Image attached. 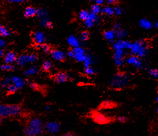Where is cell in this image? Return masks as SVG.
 I'll use <instances>...</instances> for the list:
<instances>
[{"mask_svg":"<svg viewBox=\"0 0 158 136\" xmlns=\"http://www.w3.org/2000/svg\"><path fill=\"white\" fill-rule=\"evenodd\" d=\"M101 11H102V7L101 6L98 5L96 4L92 5L91 6V13L94 14L96 15L101 13Z\"/></svg>","mask_w":158,"mask_h":136,"instance_id":"obj_35","label":"cell"},{"mask_svg":"<svg viewBox=\"0 0 158 136\" xmlns=\"http://www.w3.org/2000/svg\"><path fill=\"white\" fill-rule=\"evenodd\" d=\"M155 26H156V29H158V20L156 21V24H155Z\"/></svg>","mask_w":158,"mask_h":136,"instance_id":"obj_50","label":"cell"},{"mask_svg":"<svg viewBox=\"0 0 158 136\" xmlns=\"http://www.w3.org/2000/svg\"><path fill=\"white\" fill-rule=\"evenodd\" d=\"M37 47H38V48H40L43 52L47 54H49V53L50 54L51 51L52 50L50 46L45 43L42 44V45H37Z\"/></svg>","mask_w":158,"mask_h":136,"instance_id":"obj_32","label":"cell"},{"mask_svg":"<svg viewBox=\"0 0 158 136\" xmlns=\"http://www.w3.org/2000/svg\"><path fill=\"white\" fill-rule=\"evenodd\" d=\"M7 89V91L10 94H14L18 90V89L13 84L9 85V86H8Z\"/></svg>","mask_w":158,"mask_h":136,"instance_id":"obj_37","label":"cell"},{"mask_svg":"<svg viewBox=\"0 0 158 136\" xmlns=\"http://www.w3.org/2000/svg\"><path fill=\"white\" fill-rule=\"evenodd\" d=\"M132 42L127 40L119 39L114 41L112 44V47L114 51L130 50L131 48Z\"/></svg>","mask_w":158,"mask_h":136,"instance_id":"obj_8","label":"cell"},{"mask_svg":"<svg viewBox=\"0 0 158 136\" xmlns=\"http://www.w3.org/2000/svg\"><path fill=\"white\" fill-rule=\"evenodd\" d=\"M38 68L37 66L34 65H32L27 68L26 70H25L24 72V75L26 76H32L34 75L37 73H38Z\"/></svg>","mask_w":158,"mask_h":136,"instance_id":"obj_23","label":"cell"},{"mask_svg":"<svg viewBox=\"0 0 158 136\" xmlns=\"http://www.w3.org/2000/svg\"><path fill=\"white\" fill-rule=\"evenodd\" d=\"M11 79H12V76H9L6 77L0 82V86L2 88H7L8 86L11 84Z\"/></svg>","mask_w":158,"mask_h":136,"instance_id":"obj_30","label":"cell"},{"mask_svg":"<svg viewBox=\"0 0 158 136\" xmlns=\"http://www.w3.org/2000/svg\"><path fill=\"white\" fill-rule=\"evenodd\" d=\"M125 51H114L113 54V59L115 66L120 68L122 66L125 60Z\"/></svg>","mask_w":158,"mask_h":136,"instance_id":"obj_10","label":"cell"},{"mask_svg":"<svg viewBox=\"0 0 158 136\" xmlns=\"http://www.w3.org/2000/svg\"><path fill=\"white\" fill-rule=\"evenodd\" d=\"M17 58L18 56L15 52L14 51L8 52L4 56V63L13 65V63H16Z\"/></svg>","mask_w":158,"mask_h":136,"instance_id":"obj_14","label":"cell"},{"mask_svg":"<svg viewBox=\"0 0 158 136\" xmlns=\"http://www.w3.org/2000/svg\"><path fill=\"white\" fill-rule=\"evenodd\" d=\"M125 63H126L128 65L134 66L135 68L138 70L143 69L145 67V64L144 61H142V58L132 55L126 58Z\"/></svg>","mask_w":158,"mask_h":136,"instance_id":"obj_7","label":"cell"},{"mask_svg":"<svg viewBox=\"0 0 158 136\" xmlns=\"http://www.w3.org/2000/svg\"><path fill=\"white\" fill-rule=\"evenodd\" d=\"M90 12L86 9H84L80 11V13L78 14V17L79 19L83 21H86L88 19V17L89 16Z\"/></svg>","mask_w":158,"mask_h":136,"instance_id":"obj_28","label":"cell"},{"mask_svg":"<svg viewBox=\"0 0 158 136\" xmlns=\"http://www.w3.org/2000/svg\"><path fill=\"white\" fill-rule=\"evenodd\" d=\"M11 32L5 26L0 24V36L2 37H7L10 36Z\"/></svg>","mask_w":158,"mask_h":136,"instance_id":"obj_26","label":"cell"},{"mask_svg":"<svg viewBox=\"0 0 158 136\" xmlns=\"http://www.w3.org/2000/svg\"><path fill=\"white\" fill-rule=\"evenodd\" d=\"M129 50L132 55L136 56L140 58L145 57L148 53L147 42L143 39L134 41L132 42Z\"/></svg>","mask_w":158,"mask_h":136,"instance_id":"obj_3","label":"cell"},{"mask_svg":"<svg viewBox=\"0 0 158 136\" xmlns=\"http://www.w3.org/2000/svg\"><path fill=\"white\" fill-rule=\"evenodd\" d=\"M22 112L20 104H0V118L2 119L20 116Z\"/></svg>","mask_w":158,"mask_h":136,"instance_id":"obj_2","label":"cell"},{"mask_svg":"<svg viewBox=\"0 0 158 136\" xmlns=\"http://www.w3.org/2000/svg\"><path fill=\"white\" fill-rule=\"evenodd\" d=\"M90 118L95 123L99 125H107L111 123L115 119L111 116H107L97 110H92L89 113Z\"/></svg>","mask_w":158,"mask_h":136,"instance_id":"obj_5","label":"cell"},{"mask_svg":"<svg viewBox=\"0 0 158 136\" xmlns=\"http://www.w3.org/2000/svg\"><path fill=\"white\" fill-rule=\"evenodd\" d=\"M90 38V34L88 31H83L81 32L79 37V40L82 42L88 41Z\"/></svg>","mask_w":158,"mask_h":136,"instance_id":"obj_34","label":"cell"},{"mask_svg":"<svg viewBox=\"0 0 158 136\" xmlns=\"http://www.w3.org/2000/svg\"></svg>","mask_w":158,"mask_h":136,"instance_id":"obj_55","label":"cell"},{"mask_svg":"<svg viewBox=\"0 0 158 136\" xmlns=\"http://www.w3.org/2000/svg\"><path fill=\"white\" fill-rule=\"evenodd\" d=\"M44 109H45V110L46 111H50V106L47 105L45 106V107H44Z\"/></svg>","mask_w":158,"mask_h":136,"instance_id":"obj_49","label":"cell"},{"mask_svg":"<svg viewBox=\"0 0 158 136\" xmlns=\"http://www.w3.org/2000/svg\"><path fill=\"white\" fill-rule=\"evenodd\" d=\"M103 37L105 39L109 41V43L111 44H112L115 41L116 35L115 32L113 30H107L105 31L103 33Z\"/></svg>","mask_w":158,"mask_h":136,"instance_id":"obj_20","label":"cell"},{"mask_svg":"<svg viewBox=\"0 0 158 136\" xmlns=\"http://www.w3.org/2000/svg\"><path fill=\"white\" fill-rule=\"evenodd\" d=\"M116 106H117V104L114 102L110 101V100H104L99 104V110H102V109H112V108L115 107Z\"/></svg>","mask_w":158,"mask_h":136,"instance_id":"obj_22","label":"cell"},{"mask_svg":"<svg viewBox=\"0 0 158 136\" xmlns=\"http://www.w3.org/2000/svg\"><path fill=\"white\" fill-rule=\"evenodd\" d=\"M148 72L151 77L153 78H158V69H149L148 70Z\"/></svg>","mask_w":158,"mask_h":136,"instance_id":"obj_39","label":"cell"},{"mask_svg":"<svg viewBox=\"0 0 158 136\" xmlns=\"http://www.w3.org/2000/svg\"><path fill=\"white\" fill-rule=\"evenodd\" d=\"M1 121H2V119L0 118V124H1Z\"/></svg>","mask_w":158,"mask_h":136,"instance_id":"obj_52","label":"cell"},{"mask_svg":"<svg viewBox=\"0 0 158 136\" xmlns=\"http://www.w3.org/2000/svg\"><path fill=\"white\" fill-rule=\"evenodd\" d=\"M29 86L33 90H37L38 89V85L34 82H31L29 84Z\"/></svg>","mask_w":158,"mask_h":136,"instance_id":"obj_45","label":"cell"},{"mask_svg":"<svg viewBox=\"0 0 158 136\" xmlns=\"http://www.w3.org/2000/svg\"><path fill=\"white\" fill-rule=\"evenodd\" d=\"M68 79L69 77L68 75L63 72H58L54 76V81L57 84H62L67 82Z\"/></svg>","mask_w":158,"mask_h":136,"instance_id":"obj_16","label":"cell"},{"mask_svg":"<svg viewBox=\"0 0 158 136\" xmlns=\"http://www.w3.org/2000/svg\"><path fill=\"white\" fill-rule=\"evenodd\" d=\"M97 20H98V15L90 12L88 19L86 21H84V24L86 25L87 28L90 29L93 27L94 25H95V22L97 21Z\"/></svg>","mask_w":158,"mask_h":136,"instance_id":"obj_17","label":"cell"},{"mask_svg":"<svg viewBox=\"0 0 158 136\" xmlns=\"http://www.w3.org/2000/svg\"><path fill=\"white\" fill-rule=\"evenodd\" d=\"M38 56L35 54H24L18 56L16 63L20 66H25L29 63H33L38 60Z\"/></svg>","mask_w":158,"mask_h":136,"instance_id":"obj_6","label":"cell"},{"mask_svg":"<svg viewBox=\"0 0 158 136\" xmlns=\"http://www.w3.org/2000/svg\"><path fill=\"white\" fill-rule=\"evenodd\" d=\"M62 136H78L76 134L74 133V132H73V131H68V132H67V133H65L63 134Z\"/></svg>","mask_w":158,"mask_h":136,"instance_id":"obj_43","label":"cell"},{"mask_svg":"<svg viewBox=\"0 0 158 136\" xmlns=\"http://www.w3.org/2000/svg\"><path fill=\"white\" fill-rule=\"evenodd\" d=\"M26 81L24 79L19 77L18 76H12L11 84L14 85L17 88L19 89H22L26 85Z\"/></svg>","mask_w":158,"mask_h":136,"instance_id":"obj_15","label":"cell"},{"mask_svg":"<svg viewBox=\"0 0 158 136\" xmlns=\"http://www.w3.org/2000/svg\"><path fill=\"white\" fill-rule=\"evenodd\" d=\"M95 3H96V4H97L98 5L102 6L105 3L104 1L103 0H97L95 1Z\"/></svg>","mask_w":158,"mask_h":136,"instance_id":"obj_47","label":"cell"},{"mask_svg":"<svg viewBox=\"0 0 158 136\" xmlns=\"http://www.w3.org/2000/svg\"><path fill=\"white\" fill-rule=\"evenodd\" d=\"M36 16L38 17V18H39L40 20L49 18L48 12L45 9L42 8H37Z\"/></svg>","mask_w":158,"mask_h":136,"instance_id":"obj_25","label":"cell"},{"mask_svg":"<svg viewBox=\"0 0 158 136\" xmlns=\"http://www.w3.org/2000/svg\"><path fill=\"white\" fill-rule=\"evenodd\" d=\"M51 136H57V135H55V134H52V135H51Z\"/></svg>","mask_w":158,"mask_h":136,"instance_id":"obj_53","label":"cell"},{"mask_svg":"<svg viewBox=\"0 0 158 136\" xmlns=\"http://www.w3.org/2000/svg\"><path fill=\"white\" fill-rule=\"evenodd\" d=\"M122 25L120 23H115L114 25H113V31H118L119 29H122Z\"/></svg>","mask_w":158,"mask_h":136,"instance_id":"obj_41","label":"cell"},{"mask_svg":"<svg viewBox=\"0 0 158 136\" xmlns=\"http://www.w3.org/2000/svg\"><path fill=\"white\" fill-rule=\"evenodd\" d=\"M156 102H158V95H156Z\"/></svg>","mask_w":158,"mask_h":136,"instance_id":"obj_51","label":"cell"},{"mask_svg":"<svg viewBox=\"0 0 158 136\" xmlns=\"http://www.w3.org/2000/svg\"><path fill=\"white\" fill-rule=\"evenodd\" d=\"M115 120L120 123H125L128 121V119L124 116H119Z\"/></svg>","mask_w":158,"mask_h":136,"instance_id":"obj_40","label":"cell"},{"mask_svg":"<svg viewBox=\"0 0 158 136\" xmlns=\"http://www.w3.org/2000/svg\"><path fill=\"white\" fill-rule=\"evenodd\" d=\"M113 8H114V14L117 15V16H120L121 14H122L123 11H124L123 9L119 6H117L115 7H114Z\"/></svg>","mask_w":158,"mask_h":136,"instance_id":"obj_38","label":"cell"},{"mask_svg":"<svg viewBox=\"0 0 158 136\" xmlns=\"http://www.w3.org/2000/svg\"><path fill=\"white\" fill-rule=\"evenodd\" d=\"M6 41L3 39L0 38V48H3L7 45Z\"/></svg>","mask_w":158,"mask_h":136,"instance_id":"obj_42","label":"cell"},{"mask_svg":"<svg viewBox=\"0 0 158 136\" xmlns=\"http://www.w3.org/2000/svg\"><path fill=\"white\" fill-rule=\"evenodd\" d=\"M84 73L86 75H93L95 74V70L92 66L84 68Z\"/></svg>","mask_w":158,"mask_h":136,"instance_id":"obj_36","label":"cell"},{"mask_svg":"<svg viewBox=\"0 0 158 136\" xmlns=\"http://www.w3.org/2000/svg\"><path fill=\"white\" fill-rule=\"evenodd\" d=\"M115 32L116 38L118 39H123V38L126 37L127 35V32L126 29H123V28L119 29L118 31H115Z\"/></svg>","mask_w":158,"mask_h":136,"instance_id":"obj_27","label":"cell"},{"mask_svg":"<svg viewBox=\"0 0 158 136\" xmlns=\"http://www.w3.org/2000/svg\"><path fill=\"white\" fill-rule=\"evenodd\" d=\"M53 64L51 61L49 60H46L44 61L42 65V69L44 71H49L52 68Z\"/></svg>","mask_w":158,"mask_h":136,"instance_id":"obj_31","label":"cell"},{"mask_svg":"<svg viewBox=\"0 0 158 136\" xmlns=\"http://www.w3.org/2000/svg\"><path fill=\"white\" fill-rule=\"evenodd\" d=\"M44 131V124L41 119L32 117L27 121L24 128L25 136H40Z\"/></svg>","mask_w":158,"mask_h":136,"instance_id":"obj_1","label":"cell"},{"mask_svg":"<svg viewBox=\"0 0 158 136\" xmlns=\"http://www.w3.org/2000/svg\"><path fill=\"white\" fill-rule=\"evenodd\" d=\"M117 1L115 0H109L107 1V3L108 4L109 6L113 5L115 4H117Z\"/></svg>","mask_w":158,"mask_h":136,"instance_id":"obj_46","label":"cell"},{"mask_svg":"<svg viewBox=\"0 0 158 136\" xmlns=\"http://www.w3.org/2000/svg\"><path fill=\"white\" fill-rule=\"evenodd\" d=\"M16 66L14 65L4 63L0 66V70L2 71H12L16 70Z\"/></svg>","mask_w":158,"mask_h":136,"instance_id":"obj_29","label":"cell"},{"mask_svg":"<svg viewBox=\"0 0 158 136\" xmlns=\"http://www.w3.org/2000/svg\"><path fill=\"white\" fill-rule=\"evenodd\" d=\"M74 53V57L76 61L80 63H84L86 59L88 54L86 50L82 47H78L76 48H72Z\"/></svg>","mask_w":158,"mask_h":136,"instance_id":"obj_9","label":"cell"},{"mask_svg":"<svg viewBox=\"0 0 158 136\" xmlns=\"http://www.w3.org/2000/svg\"><path fill=\"white\" fill-rule=\"evenodd\" d=\"M138 25L141 28L145 30H149L153 29V22L150 20H148L146 18H142L138 22Z\"/></svg>","mask_w":158,"mask_h":136,"instance_id":"obj_19","label":"cell"},{"mask_svg":"<svg viewBox=\"0 0 158 136\" xmlns=\"http://www.w3.org/2000/svg\"><path fill=\"white\" fill-rule=\"evenodd\" d=\"M60 127V124L57 122L53 121L47 122L44 124V131L50 134H54L59 131Z\"/></svg>","mask_w":158,"mask_h":136,"instance_id":"obj_12","label":"cell"},{"mask_svg":"<svg viewBox=\"0 0 158 136\" xmlns=\"http://www.w3.org/2000/svg\"><path fill=\"white\" fill-rule=\"evenodd\" d=\"M32 38L33 42L36 45L45 43L47 38L45 34L42 31H36L32 32Z\"/></svg>","mask_w":158,"mask_h":136,"instance_id":"obj_11","label":"cell"},{"mask_svg":"<svg viewBox=\"0 0 158 136\" xmlns=\"http://www.w3.org/2000/svg\"><path fill=\"white\" fill-rule=\"evenodd\" d=\"M101 13L105 14L107 16H112L114 14V8L111 6H105L104 7H102Z\"/></svg>","mask_w":158,"mask_h":136,"instance_id":"obj_24","label":"cell"},{"mask_svg":"<svg viewBox=\"0 0 158 136\" xmlns=\"http://www.w3.org/2000/svg\"><path fill=\"white\" fill-rule=\"evenodd\" d=\"M67 43L72 48L80 47L81 41L77 37L74 35H70L67 38Z\"/></svg>","mask_w":158,"mask_h":136,"instance_id":"obj_18","label":"cell"},{"mask_svg":"<svg viewBox=\"0 0 158 136\" xmlns=\"http://www.w3.org/2000/svg\"><path fill=\"white\" fill-rule=\"evenodd\" d=\"M25 1H26L24 0H8V2H9L11 3H21Z\"/></svg>","mask_w":158,"mask_h":136,"instance_id":"obj_44","label":"cell"},{"mask_svg":"<svg viewBox=\"0 0 158 136\" xmlns=\"http://www.w3.org/2000/svg\"><path fill=\"white\" fill-rule=\"evenodd\" d=\"M37 8L32 6H28L24 11V16L25 18H31L37 16Z\"/></svg>","mask_w":158,"mask_h":136,"instance_id":"obj_21","label":"cell"},{"mask_svg":"<svg viewBox=\"0 0 158 136\" xmlns=\"http://www.w3.org/2000/svg\"><path fill=\"white\" fill-rule=\"evenodd\" d=\"M5 51L3 48H0V57H2L5 55Z\"/></svg>","mask_w":158,"mask_h":136,"instance_id":"obj_48","label":"cell"},{"mask_svg":"<svg viewBox=\"0 0 158 136\" xmlns=\"http://www.w3.org/2000/svg\"><path fill=\"white\" fill-rule=\"evenodd\" d=\"M83 63L84 65V68H86V67L91 66V65H93L94 63H95V61H94V60L92 57L88 55L86 59L84 60V62Z\"/></svg>","mask_w":158,"mask_h":136,"instance_id":"obj_33","label":"cell"},{"mask_svg":"<svg viewBox=\"0 0 158 136\" xmlns=\"http://www.w3.org/2000/svg\"><path fill=\"white\" fill-rule=\"evenodd\" d=\"M50 55L53 59L57 61H64L67 57V55L65 52L59 50H52Z\"/></svg>","mask_w":158,"mask_h":136,"instance_id":"obj_13","label":"cell"},{"mask_svg":"<svg viewBox=\"0 0 158 136\" xmlns=\"http://www.w3.org/2000/svg\"><path fill=\"white\" fill-rule=\"evenodd\" d=\"M129 82V75L125 73L119 72L112 77L110 85L112 88L120 89L125 88Z\"/></svg>","mask_w":158,"mask_h":136,"instance_id":"obj_4","label":"cell"},{"mask_svg":"<svg viewBox=\"0 0 158 136\" xmlns=\"http://www.w3.org/2000/svg\"><path fill=\"white\" fill-rule=\"evenodd\" d=\"M156 111H157V112L158 113V107L156 108Z\"/></svg>","mask_w":158,"mask_h":136,"instance_id":"obj_54","label":"cell"}]
</instances>
